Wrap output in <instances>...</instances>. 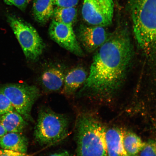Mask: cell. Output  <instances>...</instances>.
Wrapping results in <instances>:
<instances>
[{
	"instance_id": "24",
	"label": "cell",
	"mask_w": 156,
	"mask_h": 156,
	"mask_svg": "<svg viewBox=\"0 0 156 156\" xmlns=\"http://www.w3.org/2000/svg\"><path fill=\"white\" fill-rule=\"evenodd\" d=\"M7 133V132L5 131V129L4 128L3 126L0 123V137L4 135L6 133Z\"/></svg>"
},
{
	"instance_id": "15",
	"label": "cell",
	"mask_w": 156,
	"mask_h": 156,
	"mask_svg": "<svg viewBox=\"0 0 156 156\" xmlns=\"http://www.w3.org/2000/svg\"><path fill=\"white\" fill-rule=\"evenodd\" d=\"M54 0H34L33 12L34 19L41 24L46 23L53 16Z\"/></svg>"
},
{
	"instance_id": "4",
	"label": "cell",
	"mask_w": 156,
	"mask_h": 156,
	"mask_svg": "<svg viewBox=\"0 0 156 156\" xmlns=\"http://www.w3.org/2000/svg\"><path fill=\"white\" fill-rule=\"evenodd\" d=\"M69 126L67 116L44 107L38 113L34 130L35 139L41 145L56 143L67 136Z\"/></svg>"
},
{
	"instance_id": "13",
	"label": "cell",
	"mask_w": 156,
	"mask_h": 156,
	"mask_svg": "<svg viewBox=\"0 0 156 156\" xmlns=\"http://www.w3.org/2000/svg\"><path fill=\"white\" fill-rule=\"evenodd\" d=\"M28 142L25 136L19 133H9L0 137L2 149L26 153Z\"/></svg>"
},
{
	"instance_id": "2",
	"label": "cell",
	"mask_w": 156,
	"mask_h": 156,
	"mask_svg": "<svg viewBox=\"0 0 156 156\" xmlns=\"http://www.w3.org/2000/svg\"><path fill=\"white\" fill-rule=\"evenodd\" d=\"M134 35L145 52L156 53V0H129Z\"/></svg>"
},
{
	"instance_id": "5",
	"label": "cell",
	"mask_w": 156,
	"mask_h": 156,
	"mask_svg": "<svg viewBox=\"0 0 156 156\" xmlns=\"http://www.w3.org/2000/svg\"><path fill=\"white\" fill-rule=\"evenodd\" d=\"M7 19L25 57L31 61L38 60L45 45L37 31L32 25L16 15H8Z\"/></svg>"
},
{
	"instance_id": "11",
	"label": "cell",
	"mask_w": 156,
	"mask_h": 156,
	"mask_svg": "<svg viewBox=\"0 0 156 156\" xmlns=\"http://www.w3.org/2000/svg\"><path fill=\"white\" fill-rule=\"evenodd\" d=\"M87 77V72L83 67L70 70L64 78L63 92L67 95L73 94L83 85Z\"/></svg>"
},
{
	"instance_id": "17",
	"label": "cell",
	"mask_w": 156,
	"mask_h": 156,
	"mask_svg": "<svg viewBox=\"0 0 156 156\" xmlns=\"http://www.w3.org/2000/svg\"><path fill=\"white\" fill-rule=\"evenodd\" d=\"M77 10L75 7L56 6L54 8V20L63 24L73 25L76 19Z\"/></svg>"
},
{
	"instance_id": "8",
	"label": "cell",
	"mask_w": 156,
	"mask_h": 156,
	"mask_svg": "<svg viewBox=\"0 0 156 156\" xmlns=\"http://www.w3.org/2000/svg\"><path fill=\"white\" fill-rule=\"evenodd\" d=\"M49 34L52 40L72 53L83 56L84 53L74 32L73 25L53 20L49 28Z\"/></svg>"
},
{
	"instance_id": "1",
	"label": "cell",
	"mask_w": 156,
	"mask_h": 156,
	"mask_svg": "<svg viewBox=\"0 0 156 156\" xmlns=\"http://www.w3.org/2000/svg\"><path fill=\"white\" fill-rule=\"evenodd\" d=\"M133 55L127 33L121 30L111 35L94 57L79 95L107 94L115 90L123 81Z\"/></svg>"
},
{
	"instance_id": "7",
	"label": "cell",
	"mask_w": 156,
	"mask_h": 156,
	"mask_svg": "<svg viewBox=\"0 0 156 156\" xmlns=\"http://www.w3.org/2000/svg\"><path fill=\"white\" fill-rule=\"evenodd\" d=\"M82 15L93 26L106 27L112 24L114 12L112 0H83Z\"/></svg>"
},
{
	"instance_id": "22",
	"label": "cell",
	"mask_w": 156,
	"mask_h": 156,
	"mask_svg": "<svg viewBox=\"0 0 156 156\" xmlns=\"http://www.w3.org/2000/svg\"><path fill=\"white\" fill-rule=\"evenodd\" d=\"M0 156H31L27 153H21L10 150L0 149Z\"/></svg>"
},
{
	"instance_id": "16",
	"label": "cell",
	"mask_w": 156,
	"mask_h": 156,
	"mask_svg": "<svg viewBox=\"0 0 156 156\" xmlns=\"http://www.w3.org/2000/svg\"><path fill=\"white\" fill-rule=\"evenodd\" d=\"M123 144L129 156L136 155L143 149L145 142L133 132L124 131Z\"/></svg>"
},
{
	"instance_id": "18",
	"label": "cell",
	"mask_w": 156,
	"mask_h": 156,
	"mask_svg": "<svg viewBox=\"0 0 156 156\" xmlns=\"http://www.w3.org/2000/svg\"><path fill=\"white\" fill-rule=\"evenodd\" d=\"M14 109L8 98L0 91V116L12 112Z\"/></svg>"
},
{
	"instance_id": "25",
	"label": "cell",
	"mask_w": 156,
	"mask_h": 156,
	"mask_svg": "<svg viewBox=\"0 0 156 156\" xmlns=\"http://www.w3.org/2000/svg\"><path fill=\"white\" fill-rule=\"evenodd\" d=\"M137 156V155H134V156Z\"/></svg>"
},
{
	"instance_id": "19",
	"label": "cell",
	"mask_w": 156,
	"mask_h": 156,
	"mask_svg": "<svg viewBox=\"0 0 156 156\" xmlns=\"http://www.w3.org/2000/svg\"><path fill=\"white\" fill-rule=\"evenodd\" d=\"M140 156H156V139L150 140L140 152Z\"/></svg>"
},
{
	"instance_id": "9",
	"label": "cell",
	"mask_w": 156,
	"mask_h": 156,
	"mask_svg": "<svg viewBox=\"0 0 156 156\" xmlns=\"http://www.w3.org/2000/svg\"><path fill=\"white\" fill-rule=\"evenodd\" d=\"M109 37L103 27L81 25L77 38L87 51L92 52L102 46Z\"/></svg>"
},
{
	"instance_id": "20",
	"label": "cell",
	"mask_w": 156,
	"mask_h": 156,
	"mask_svg": "<svg viewBox=\"0 0 156 156\" xmlns=\"http://www.w3.org/2000/svg\"><path fill=\"white\" fill-rule=\"evenodd\" d=\"M6 4L15 6L21 10L24 11L30 0H3Z\"/></svg>"
},
{
	"instance_id": "3",
	"label": "cell",
	"mask_w": 156,
	"mask_h": 156,
	"mask_svg": "<svg viewBox=\"0 0 156 156\" xmlns=\"http://www.w3.org/2000/svg\"><path fill=\"white\" fill-rule=\"evenodd\" d=\"M106 130L92 114H80L76 126L77 156H107Z\"/></svg>"
},
{
	"instance_id": "6",
	"label": "cell",
	"mask_w": 156,
	"mask_h": 156,
	"mask_svg": "<svg viewBox=\"0 0 156 156\" xmlns=\"http://www.w3.org/2000/svg\"><path fill=\"white\" fill-rule=\"evenodd\" d=\"M10 101L13 108L25 119L32 122L31 110L40 95V91L34 85L26 84H11L0 87Z\"/></svg>"
},
{
	"instance_id": "14",
	"label": "cell",
	"mask_w": 156,
	"mask_h": 156,
	"mask_svg": "<svg viewBox=\"0 0 156 156\" xmlns=\"http://www.w3.org/2000/svg\"><path fill=\"white\" fill-rule=\"evenodd\" d=\"M0 123L7 133H19L26 127L27 122L20 114L12 111L0 116Z\"/></svg>"
},
{
	"instance_id": "21",
	"label": "cell",
	"mask_w": 156,
	"mask_h": 156,
	"mask_svg": "<svg viewBox=\"0 0 156 156\" xmlns=\"http://www.w3.org/2000/svg\"><path fill=\"white\" fill-rule=\"evenodd\" d=\"M80 0H54V5L58 7H75Z\"/></svg>"
},
{
	"instance_id": "10",
	"label": "cell",
	"mask_w": 156,
	"mask_h": 156,
	"mask_svg": "<svg viewBox=\"0 0 156 156\" xmlns=\"http://www.w3.org/2000/svg\"><path fill=\"white\" fill-rule=\"evenodd\" d=\"M124 131L113 128L106 130L107 156H129L124 147Z\"/></svg>"
},
{
	"instance_id": "23",
	"label": "cell",
	"mask_w": 156,
	"mask_h": 156,
	"mask_svg": "<svg viewBox=\"0 0 156 156\" xmlns=\"http://www.w3.org/2000/svg\"><path fill=\"white\" fill-rule=\"evenodd\" d=\"M49 156H72L69 152L67 151H64L58 152L50 155Z\"/></svg>"
},
{
	"instance_id": "12",
	"label": "cell",
	"mask_w": 156,
	"mask_h": 156,
	"mask_svg": "<svg viewBox=\"0 0 156 156\" xmlns=\"http://www.w3.org/2000/svg\"><path fill=\"white\" fill-rule=\"evenodd\" d=\"M65 77L63 71L60 68H49L44 72L41 77L42 86L48 91H57L63 85Z\"/></svg>"
}]
</instances>
